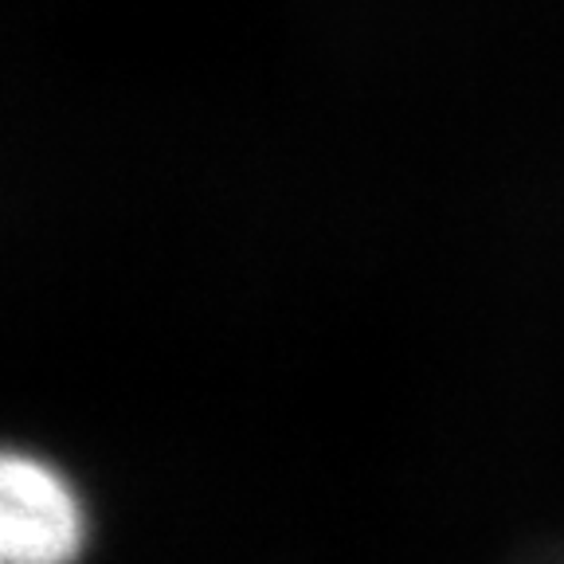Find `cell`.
<instances>
[{"label": "cell", "mask_w": 564, "mask_h": 564, "mask_svg": "<svg viewBox=\"0 0 564 564\" xmlns=\"http://www.w3.org/2000/svg\"><path fill=\"white\" fill-rule=\"evenodd\" d=\"M83 513L55 470L0 451V564H70Z\"/></svg>", "instance_id": "obj_1"}]
</instances>
